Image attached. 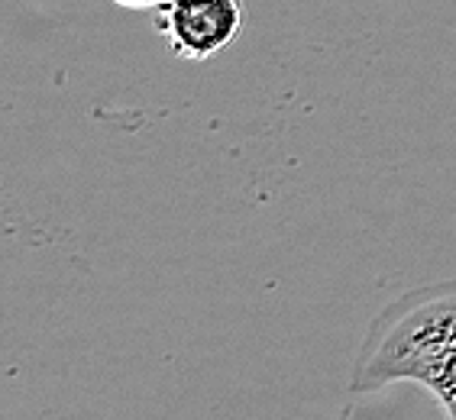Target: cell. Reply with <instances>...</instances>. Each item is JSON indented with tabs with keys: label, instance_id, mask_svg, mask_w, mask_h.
<instances>
[{
	"label": "cell",
	"instance_id": "obj_2",
	"mask_svg": "<svg viewBox=\"0 0 456 420\" xmlns=\"http://www.w3.org/2000/svg\"><path fill=\"white\" fill-rule=\"evenodd\" d=\"M159 33L178 59L208 61L237 43L243 29L240 0H168L156 13Z\"/></svg>",
	"mask_w": 456,
	"mask_h": 420
},
{
	"label": "cell",
	"instance_id": "obj_3",
	"mask_svg": "<svg viewBox=\"0 0 456 420\" xmlns=\"http://www.w3.org/2000/svg\"><path fill=\"white\" fill-rule=\"evenodd\" d=\"M117 7L123 10H142V13H159V10L166 7L168 0H114Z\"/></svg>",
	"mask_w": 456,
	"mask_h": 420
},
{
	"label": "cell",
	"instance_id": "obj_1",
	"mask_svg": "<svg viewBox=\"0 0 456 420\" xmlns=\"http://www.w3.org/2000/svg\"><path fill=\"white\" fill-rule=\"evenodd\" d=\"M402 382L428 388L444 420H456V279L404 291L369 320L350 392L372 394Z\"/></svg>",
	"mask_w": 456,
	"mask_h": 420
}]
</instances>
